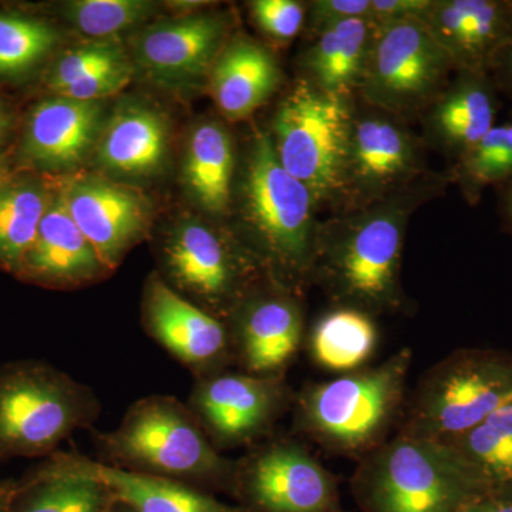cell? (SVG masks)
<instances>
[{
    "instance_id": "obj_1",
    "label": "cell",
    "mask_w": 512,
    "mask_h": 512,
    "mask_svg": "<svg viewBox=\"0 0 512 512\" xmlns=\"http://www.w3.org/2000/svg\"><path fill=\"white\" fill-rule=\"evenodd\" d=\"M412 363V349L403 348L379 365L306 383L293 397L292 436L333 456H369L399 427Z\"/></svg>"
},
{
    "instance_id": "obj_2",
    "label": "cell",
    "mask_w": 512,
    "mask_h": 512,
    "mask_svg": "<svg viewBox=\"0 0 512 512\" xmlns=\"http://www.w3.org/2000/svg\"><path fill=\"white\" fill-rule=\"evenodd\" d=\"M99 463L229 491L235 460L222 456L187 404L153 394L131 404L116 430L94 436Z\"/></svg>"
},
{
    "instance_id": "obj_3",
    "label": "cell",
    "mask_w": 512,
    "mask_h": 512,
    "mask_svg": "<svg viewBox=\"0 0 512 512\" xmlns=\"http://www.w3.org/2000/svg\"><path fill=\"white\" fill-rule=\"evenodd\" d=\"M350 488L362 512H458L485 491L456 448L399 433L359 461Z\"/></svg>"
},
{
    "instance_id": "obj_4",
    "label": "cell",
    "mask_w": 512,
    "mask_h": 512,
    "mask_svg": "<svg viewBox=\"0 0 512 512\" xmlns=\"http://www.w3.org/2000/svg\"><path fill=\"white\" fill-rule=\"evenodd\" d=\"M245 215L254 231L255 256L269 282L296 292L313 275L319 238L315 198L278 160L274 141L256 136L244 181Z\"/></svg>"
},
{
    "instance_id": "obj_5",
    "label": "cell",
    "mask_w": 512,
    "mask_h": 512,
    "mask_svg": "<svg viewBox=\"0 0 512 512\" xmlns=\"http://www.w3.org/2000/svg\"><path fill=\"white\" fill-rule=\"evenodd\" d=\"M101 404L90 387L40 360L0 366V464L47 458L74 431L92 429Z\"/></svg>"
},
{
    "instance_id": "obj_6",
    "label": "cell",
    "mask_w": 512,
    "mask_h": 512,
    "mask_svg": "<svg viewBox=\"0 0 512 512\" xmlns=\"http://www.w3.org/2000/svg\"><path fill=\"white\" fill-rule=\"evenodd\" d=\"M512 399V353L463 349L427 370L397 433L451 443Z\"/></svg>"
},
{
    "instance_id": "obj_7",
    "label": "cell",
    "mask_w": 512,
    "mask_h": 512,
    "mask_svg": "<svg viewBox=\"0 0 512 512\" xmlns=\"http://www.w3.org/2000/svg\"><path fill=\"white\" fill-rule=\"evenodd\" d=\"M353 119L345 99L298 83L274 121L276 156L286 171L311 190L316 205L346 187Z\"/></svg>"
},
{
    "instance_id": "obj_8",
    "label": "cell",
    "mask_w": 512,
    "mask_h": 512,
    "mask_svg": "<svg viewBox=\"0 0 512 512\" xmlns=\"http://www.w3.org/2000/svg\"><path fill=\"white\" fill-rule=\"evenodd\" d=\"M403 235L399 212H373L332 244H319L313 274L349 308L369 315L397 311Z\"/></svg>"
},
{
    "instance_id": "obj_9",
    "label": "cell",
    "mask_w": 512,
    "mask_h": 512,
    "mask_svg": "<svg viewBox=\"0 0 512 512\" xmlns=\"http://www.w3.org/2000/svg\"><path fill=\"white\" fill-rule=\"evenodd\" d=\"M161 262L163 279L175 292L225 322L261 288L266 276L254 252L195 221L171 231L161 249Z\"/></svg>"
},
{
    "instance_id": "obj_10",
    "label": "cell",
    "mask_w": 512,
    "mask_h": 512,
    "mask_svg": "<svg viewBox=\"0 0 512 512\" xmlns=\"http://www.w3.org/2000/svg\"><path fill=\"white\" fill-rule=\"evenodd\" d=\"M229 493L241 512H346L336 477L295 436L268 439L235 460Z\"/></svg>"
},
{
    "instance_id": "obj_11",
    "label": "cell",
    "mask_w": 512,
    "mask_h": 512,
    "mask_svg": "<svg viewBox=\"0 0 512 512\" xmlns=\"http://www.w3.org/2000/svg\"><path fill=\"white\" fill-rule=\"evenodd\" d=\"M453 66L423 19L376 22L359 87L376 106L409 110L439 89Z\"/></svg>"
},
{
    "instance_id": "obj_12",
    "label": "cell",
    "mask_w": 512,
    "mask_h": 512,
    "mask_svg": "<svg viewBox=\"0 0 512 512\" xmlns=\"http://www.w3.org/2000/svg\"><path fill=\"white\" fill-rule=\"evenodd\" d=\"M286 376L227 372L195 379L187 406L218 451L259 444L292 407Z\"/></svg>"
},
{
    "instance_id": "obj_13",
    "label": "cell",
    "mask_w": 512,
    "mask_h": 512,
    "mask_svg": "<svg viewBox=\"0 0 512 512\" xmlns=\"http://www.w3.org/2000/svg\"><path fill=\"white\" fill-rule=\"evenodd\" d=\"M144 329L187 367L195 379L227 372L234 365L227 322L175 292L151 275L143 301Z\"/></svg>"
},
{
    "instance_id": "obj_14",
    "label": "cell",
    "mask_w": 512,
    "mask_h": 512,
    "mask_svg": "<svg viewBox=\"0 0 512 512\" xmlns=\"http://www.w3.org/2000/svg\"><path fill=\"white\" fill-rule=\"evenodd\" d=\"M234 365L256 376H282L305 336L301 305L286 289H256L227 319Z\"/></svg>"
},
{
    "instance_id": "obj_15",
    "label": "cell",
    "mask_w": 512,
    "mask_h": 512,
    "mask_svg": "<svg viewBox=\"0 0 512 512\" xmlns=\"http://www.w3.org/2000/svg\"><path fill=\"white\" fill-rule=\"evenodd\" d=\"M60 197L110 271L147 234L150 202L127 185L103 178H80L66 185Z\"/></svg>"
},
{
    "instance_id": "obj_16",
    "label": "cell",
    "mask_w": 512,
    "mask_h": 512,
    "mask_svg": "<svg viewBox=\"0 0 512 512\" xmlns=\"http://www.w3.org/2000/svg\"><path fill=\"white\" fill-rule=\"evenodd\" d=\"M227 30V18L215 13H195L158 23L138 37V63L158 82H198L210 74Z\"/></svg>"
},
{
    "instance_id": "obj_17",
    "label": "cell",
    "mask_w": 512,
    "mask_h": 512,
    "mask_svg": "<svg viewBox=\"0 0 512 512\" xmlns=\"http://www.w3.org/2000/svg\"><path fill=\"white\" fill-rule=\"evenodd\" d=\"M461 72L487 73L512 35V2L444 0L423 18Z\"/></svg>"
},
{
    "instance_id": "obj_18",
    "label": "cell",
    "mask_w": 512,
    "mask_h": 512,
    "mask_svg": "<svg viewBox=\"0 0 512 512\" xmlns=\"http://www.w3.org/2000/svg\"><path fill=\"white\" fill-rule=\"evenodd\" d=\"M100 101L53 96L30 113L23 136L22 156L43 171L77 167L100 136Z\"/></svg>"
},
{
    "instance_id": "obj_19",
    "label": "cell",
    "mask_w": 512,
    "mask_h": 512,
    "mask_svg": "<svg viewBox=\"0 0 512 512\" xmlns=\"http://www.w3.org/2000/svg\"><path fill=\"white\" fill-rule=\"evenodd\" d=\"M110 272L59 194L47 208L16 276L50 288H76L100 281Z\"/></svg>"
},
{
    "instance_id": "obj_20",
    "label": "cell",
    "mask_w": 512,
    "mask_h": 512,
    "mask_svg": "<svg viewBox=\"0 0 512 512\" xmlns=\"http://www.w3.org/2000/svg\"><path fill=\"white\" fill-rule=\"evenodd\" d=\"M117 507L89 458L56 451L19 478L10 512H117Z\"/></svg>"
},
{
    "instance_id": "obj_21",
    "label": "cell",
    "mask_w": 512,
    "mask_h": 512,
    "mask_svg": "<svg viewBox=\"0 0 512 512\" xmlns=\"http://www.w3.org/2000/svg\"><path fill=\"white\" fill-rule=\"evenodd\" d=\"M281 72L265 47L238 39L215 60L208 86L225 117L241 120L251 116L278 89Z\"/></svg>"
},
{
    "instance_id": "obj_22",
    "label": "cell",
    "mask_w": 512,
    "mask_h": 512,
    "mask_svg": "<svg viewBox=\"0 0 512 512\" xmlns=\"http://www.w3.org/2000/svg\"><path fill=\"white\" fill-rule=\"evenodd\" d=\"M168 150L167 123L141 104L121 107L97 140V163L111 174L146 177L163 167Z\"/></svg>"
},
{
    "instance_id": "obj_23",
    "label": "cell",
    "mask_w": 512,
    "mask_h": 512,
    "mask_svg": "<svg viewBox=\"0 0 512 512\" xmlns=\"http://www.w3.org/2000/svg\"><path fill=\"white\" fill-rule=\"evenodd\" d=\"M414 161L412 141L392 121L380 117L353 121L346 187L353 185L360 191L376 194L410 175Z\"/></svg>"
},
{
    "instance_id": "obj_24",
    "label": "cell",
    "mask_w": 512,
    "mask_h": 512,
    "mask_svg": "<svg viewBox=\"0 0 512 512\" xmlns=\"http://www.w3.org/2000/svg\"><path fill=\"white\" fill-rule=\"evenodd\" d=\"M375 28V19L356 18L320 30L306 59L313 86L329 96L348 99L360 86Z\"/></svg>"
},
{
    "instance_id": "obj_25",
    "label": "cell",
    "mask_w": 512,
    "mask_h": 512,
    "mask_svg": "<svg viewBox=\"0 0 512 512\" xmlns=\"http://www.w3.org/2000/svg\"><path fill=\"white\" fill-rule=\"evenodd\" d=\"M89 461L117 503L133 512H241L192 485Z\"/></svg>"
},
{
    "instance_id": "obj_26",
    "label": "cell",
    "mask_w": 512,
    "mask_h": 512,
    "mask_svg": "<svg viewBox=\"0 0 512 512\" xmlns=\"http://www.w3.org/2000/svg\"><path fill=\"white\" fill-rule=\"evenodd\" d=\"M234 146L221 124L202 123L188 140L184 181L200 207L224 214L231 202Z\"/></svg>"
},
{
    "instance_id": "obj_27",
    "label": "cell",
    "mask_w": 512,
    "mask_h": 512,
    "mask_svg": "<svg viewBox=\"0 0 512 512\" xmlns=\"http://www.w3.org/2000/svg\"><path fill=\"white\" fill-rule=\"evenodd\" d=\"M377 342L379 332L372 316L343 306L315 323L309 336V353L316 365L345 375L365 367Z\"/></svg>"
},
{
    "instance_id": "obj_28",
    "label": "cell",
    "mask_w": 512,
    "mask_h": 512,
    "mask_svg": "<svg viewBox=\"0 0 512 512\" xmlns=\"http://www.w3.org/2000/svg\"><path fill=\"white\" fill-rule=\"evenodd\" d=\"M437 104L434 124L441 140L464 156L495 126L497 101L483 73H467Z\"/></svg>"
},
{
    "instance_id": "obj_29",
    "label": "cell",
    "mask_w": 512,
    "mask_h": 512,
    "mask_svg": "<svg viewBox=\"0 0 512 512\" xmlns=\"http://www.w3.org/2000/svg\"><path fill=\"white\" fill-rule=\"evenodd\" d=\"M52 201L33 178L12 177L0 188V268L18 274Z\"/></svg>"
},
{
    "instance_id": "obj_30",
    "label": "cell",
    "mask_w": 512,
    "mask_h": 512,
    "mask_svg": "<svg viewBox=\"0 0 512 512\" xmlns=\"http://www.w3.org/2000/svg\"><path fill=\"white\" fill-rule=\"evenodd\" d=\"M485 491L512 493V399L451 441Z\"/></svg>"
},
{
    "instance_id": "obj_31",
    "label": "cell",
    "mask_w": 512,
    "mask_h": 512,
    "mask_svg": "<svg viewBox=\"0 0 512 512\" xmlns=\"http://www.w3.org/2000/svg\"><path fill=\"white\" fill-rule=\"evenodd\" d=\"M59 42V33L49 23L0 12V76L28 73L42 62Z\"/></svg>"
},
{
    "instance_id": "obj_32",
    "label": "cell",
    "mask_w": 512,
    "mask_h": 512,
    "mask_svg": "<svg viewBox=\"0 0 512 512\" xmlns=\"http://www.w3.org/2000/svg\"><path fill=\"white\" fill-rule=\"evenodd\" d=\"M154 3L143 0H76L66 5V19L83 35L104 40L146 20Z\"/></svg>"
},
{
    "instance_id": "obj_33",
    "label": "cell",
    "mask_w": 512,
    "mask_h": 512,
    "mask_svg": "<svg viewBox=\"0 0 512 512\" xmlns=\"http://www.w3.org/2000/svg\"><path fill=\"white\" fill-rule=\"evenodd\" d=\"M460 175L464 187L474 194L487 185L512 180V123L495 124L461 156Z\"/></svg>"
},
{
    "instance_id": "obj_34",
    "label": "cell",
    "mask_w": 512,
    "mask_h": 512,
    "mask_svg": "<svg viewBox=\"0 0 512 512\" xmlns=\"http://www.w3.org/2000/svg\"><path fill=\"white\" fill-rule=\"evenodd\" d=\"M127 60L124 50L109 40L73 47L57 57L50 67L46 76L47 89L56 96L77 80Z\"/></svg>"
},
{
    "instance_id": "obj_35",
    "label": "cell",
    "mask_w": 512,
    "mask_h": 512,
    "mask_svg": "<svg viewBox=\"0 0 512 512\" xmlns=\"http://www.w3.org/2000/svg\"><path fill=\"white\" fill-rule=\"evenodd\" d=\"M251 9L259 28L278 40L298 35L305 19L301 3L293 0H256Z\"/></svg>"
},
{
    "instance_id": "obj_36",
    "label": "cell",
    "mask_w": 512,
    "mask_h": 512,
    "mask_svg": "<svg viewBox=\"0 0 512 512\" xmlns=\"http://www.w3.org/2000/svg\"><path fill=\"white\" fill-rule=\"evenodd\" d=\"M133 73V66L127 60L77 80L56 96L80 101H100L121 92L130 83Z\"/></svg>"
},
{
    "instance_id": "obj_37",
    "label": "cell",
    "mask_w": 512,
    "mask_h": 512,
    "mask_svg": "<svg viewBox=\"0 0 512 512\" xmlns=\"http://www.w3.org/2000/svg\"><path fill=\"white\" fill-rule=\"evenodd\" d=\"M311 16L320 32L343 20L372 18V0H319L313 3Z\"/></svg>"
},
{
    "instance_id": "obj_38",
    "label": "cell",
    "mask_w": 512,
    "mask_h": 512,
    "mask_svg": "<svg viewBox=\"0 0 512 512\" xmlns=\"http://www.w3.org/2000/svg\"><path fill=\"white\" fill-rule=\"evenodd\" d=\"M433 5L434 2L430 0H372V18L376 22L423 19Z\"/></svg>"
},
{
    "instance_id": "obj_39",
    "label": "cell",
    "mask_w": 512,
    "mask_h": 512,
    "mask_svg": "<svg viewBox=\"0 0 512 512\" xmlns=\"http://www.w3.org/2000/svg\"><path fill=\"white\" fill-rule=\"evenodd\" d=\"M458 512H512V493L484 491L471 498Z\"/></svg>"
},
{
    "instance_id": "obj_40",
    "label": "cell",
    "mask_w": 512,
    "mask_h": 512,
    "mask_svg": "<svg viewBox=\"0 0 512 512\" xmlns=\"http://www.w3.org/2000/svg\"><path fill=\"white\" fill-rule=\"evenodd\" d=\"M505 89L512 93V35L495 57L493 67Z\"/></svg>"
},
{
    "instance_id": "obj_41",
    "label": "cell",
    "mask_w": 512,
    "mask_h": 512,
    "mask_svg": "<svg viewBox=\"0 0 512 512\" xmlns=\"http://www.w3.org/2000/svg\"><path fill=\"white\" fill-rule=\"evenodd\" d=\"M19 487V478L0 481V512L12 511L13 498Z\"/></svg>"
},
{
    "instance_id": "obj_42",
    "label": "cell",
    "mask_w": 512,
    "mask_h": 512,
    "mask_svg": "<svg viewBox=\"0 0 512 512\" xmlns=\"http://www.w3.org/2000/svg\"><path fill=\"white\" fill-rule=\"evenodd\" d=\"M12 116H10L9 110L6 109L5 104L0 101V148L8 140L10 130H12Z\"/></svg>"
},
{
    "instance_id": "obj_43",
    "label": "cell",
    "mask_w": 512,
    "mask_h": 512,
    "mask_svg": "<svg viewBox=\"0 0 512 512\" xmlns=\"http://www.w3.org/2000/svg\"><path fill=\"white\" fill-rule=\"evenodd\" d=\"M12 178L10 175L9 164L3 158H0V188L3 187Z\"/></svg>"
},
{
    "instance_id": "obj_44",
    "label": "cell",
    "mask_w": 512,
    "mask_h": 512,
    "mask_svg": "<svg viewBox=\"0 0 512 512\" xmlns=\"http://www.w3.org/2000/svg\"><path fill=\"white\" fill-rule=\"evenodd\" d=\"M507 211H508V217H510V220L512 222V184H511L510 192H508V197H507Z\"/></svg>"
},
{
    "instance_id": "obj_45",
    "label": "cell",
    "mask_w": 512,
    "mask_h": 512,
    "mask_svg": "<svg viewBox=\"0 0 512 512\" xmlns=\"http://www.w3.org/2000/svg\"><path fill=\"white\" fill-rule=\"evenodd\" d=\"M117 512H133V511L128 510L127 507H124V505L119 504V507H117Z\"/></svg>"
}]
</instances>
